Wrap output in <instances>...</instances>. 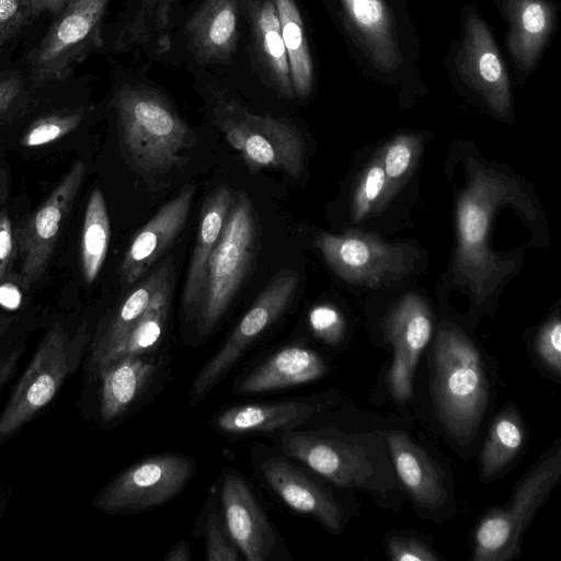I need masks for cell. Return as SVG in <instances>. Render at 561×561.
<instances>
[{
    "label": "cell",
    "mask_w": 561,
    "mask_h": 561,
    "mask_svg": "<svg viewBox=\"0 0 561 561\" xmlns=\"http://www.w3.org/2000/svg\"><path fill=\"white\" fill-rule=\"evenodd\" d=\"M279 449L331 483L370 494L378 505L398 511L401 484L393 469L386 432H280ZM404 501V500H403Z\"/></svg>",
    "instance_id": "obj_1"
},
{
    "label": "cell",
    "mask_w": 561,
    "mask_h": 561,
    "mask_svg": "<svg viewBox=\"0 0 561 561\" xmlns=\"http://www.w3.org/2000/svg\"><path fill=\"white\" fill-rule=\"evenodd\" d=\"M514 205L527 218L535 209L522 187L507 175L469 162V182L457 203V251L454 272L467 285L478 305L492 294L513 268L490 247L491 222L499 206Z\"/></svg>",
    "instance_id": "obj_2"
},
{
    "label": "cell",
    "mask_w": 561,
    "mask_h": 561,
    "mask_svg": "<svg viewBox=\"0 0 561 561\" xmlns=\"http://www.w3.org/2000/svg\"><path fill=\"white\" fill-rule=\"evenodd\" d=\"M431 359L433 400L440 424L459 447H469L491 402L485 357L463 332L442 327Z\"/></svg>",
    "instance_id": "obj_3"
},
{
    "label": "cell",
    "mask_w": 561,
    "mask_h": 561,
    "mask_svg": "<svg viewBox=\"0 0 561 561\" xmlns=\"http://www.w3.org/2000/svg\"><path fill=\"white\" fill-rule=\"evenodd\" d=\"M113 106L122 142L134 164L146 172H162L182 161L194 135L170 103L146 87L119 89Z\"/></svg>",
    "instance_id": "obj_4"
},
{
    "label": "cell",
    "mask_w": 561,
    "mask_h": 561,
    "mask_svg": "<svg viewBox=\"0 0 561 561\" xmlns=\"http://www.w3.org/2000/svg\"><path fill=\"white\" fill-rule=\"evenodd\" d=\"M561 477L559 440L515 485L510 500L489 508L476 525L473 561H508L520 554L522 538Z\"/></svg>",
    "instance_id": "obj_5"
},
{
    "label": "cell",
    "mask_w": 561,
    "mask_h": 561,
    "mask_svg": "<svg viewBox=\"0 0 561 561\" xmlns=\"http://www.w3.org/2000/svg\"><path fill=\"white\" fill-rule=\"evenodd\" d=\"M89 343L83 323L75 333L56 323L43 336L0 414V444L13 436L57 394L79 366Z\"/></svg>",
    "instance_id": "obj_6"
},
{
    "label": "cell",
    "mask_w": 561,
    "mask_h": 561,
    "mask_svg": "<svg viewBox=\"0 0 561 561\" xmlns=\"http://www.w3.org/2000/svg\"><path fill=\"white\" fill-rule=\"evenodd\" d=\"M256 243L251 201L240 193L207 265L194 317L201 335L209 334L232 302L250 272Z\"/></svg>",
    "instance_id": "obj_7"
},
{
    "label": "cell",
    "mask_w": 561,
    "mask_h": 561,
    "mask_svg": "<svg viewBox=\"0 0 561 561\" xmlns=\"http://www.w3.org/2000/svg\"><path fill=\"white\" fill-rule=\"evenodd\" d=\"M110 0H68L30 56L33 88L66 79L103 45V20Z\"/></svg>",
    "instance_id": "obj_8"
},
{
    "label": "cell",
    "mask_w": 561,
    "mask_h": 561,
    "mask_svg": "<svg viewBox=\"0 0 561 561\" xmlns=\"http://www.w3.org/2000/svg\"><path fill=\"white\" fill-rule=\"evenodd\" d=\"M195 472L194 461L182 454L147 457L117 474L96 495L94 506L105 513H139L176 496Z\"/></svg>",
    "instance_id": "obj_9"
},
{
    "label": "cell",
    "mask_w": 561,
    "mask_h": 561,
    "mask_svg": "<svg viewBox=\"0 0 561 561\" xmlns=\"http://www.w3.org/2000/svg\"><path fill=\"white\" fill-rule=\"evenodd\" d=\"M226 110L230 114L219 123L220 129L249 169L272 168L295 179L300 178L305 142L289 122L270 115H255L232 104H228Z\"/></svg>",
    "instance_id": "obj_10"
},
{
    "label": "cell",
    "mask_w": 561,
    "mask_h": 561,
    "mask_svg": "<svg viewBox=\"0 0 561 561\" xmlns=\"http://www.w3.org/2000/svg\"><path fill=\"white\" fill-rule=\"evenodd\" d=\"M314 244L341 278L373 288L403 277L414 261L410 247L389 244L374 233L359 230L341 234L323 232Z\"/></svg>",
    "instance_id": "obj_11"
},
{
    "label": "cell",
    "mask_w": 561,
    "mask_h": 561,
    "mask_svg": "<svg viewBox=\"0 0 561 561\" xmlns=\"http://www.w3.org/2000/svg\"><path fill=\"white\" fill-rule=\"evenodd\" d=\"M299 275L280 271L260 293L222 346L201 368L192 382L190 403L198 404L290 304Z\"/></svg>",
    "instance_id": "obj_12"
},
{
    "label": "cell",
    "mask_w": 561,
    "mask_h": 561,
    "mask_svg": "<svg viewBox=\"0 0 561 561\" xmlns=\"http://www.w3.org/2000/svg\"><path fill=\"white\" fill-rule=\"evenodd\" d=\"M85 163L76 161L47 198L14 228L21 260L20 279L30 289L44 275L54 253L62 224L80 192Z\"/></svg>",
    "instance_id": "obj_13"
},
{
    "label": "cell",
    "mask_w": 561,
    "mask_h": 561,
    "mask_svg": "<svg viewBox=\"0 0 561 561\" xmlns=\"http://www.w3.org/2000/svg\"><path fill=\"white\" fill-rule=\"evenodd\" d=\"M398 480L419 515L440 522L455 514L451 482L436 459L402 431L386 432Z\"/></svg>",
    "instance_id": "obj_14"
},
{
    "label": "cell",
    "mask_w": 561,
    "mask_h": 561,
    "mask_svg": "<svg viewBox=\"0 0 561 561\" xmlns=\"http://www.w3.org/2000/svg\"><path fill=\"white\" fill-rule=\"evenodd\" d=\"M456 65L461 79L494 113L502 117L510 114L508 73L488 25L474 11L462 18Z\"/></svg>",
    "instance_id": "obj_15"
},
{
    "label": "cell",
    "mask_w": 561,
    "mask_h": 561,
    "mask_svg": "<svg viewBox=\"0 0 561 561\" xmlns=\"http://www.w3.org/2000/svg\"><path fill=\"white\" fill-rule=\"evenodd\" d=\"M433 331L430 307L419 295L408 294L390 311L385 325L392 348L388 388L393 399L405 404L412 398L414 373Z\"/></svg>",
    "instance_id": "obj_16"
},
{
    "label": "cell",
    "mask_w": 561,
    "mask_h": 561,
    "mask_svg": "<svg viewBox=\"0 0 561 561\" xmlns=\"http://www.w3.org/2000/svg\"><path fill=\"white\" fill-rule=\"evenodd\" d=\"M260 468L268 486L288 507L310 515L332 533L343 530L347 511L330 489L283 456L266 458Z\"/></svg>",
    "instance_id": "obj_17"
},
{
    "label": "cell",
    "mask_w": 561,
    "mask_h": 561,
    "mask_svg": "<svg viewBox=\"0 0 561 561\" xmlns=\"http://www.w3.org/2000/svg\"><path fill=\"white\" fill-rule=\"evenodd\" d=\"M224 523L248 561H266L276 546L275 530L245 480L236 471L225 476L220 491Z\"/></svg>",
    "instance_id": "obj_18"
},
{
    "label": "cell",
    "mask_w": 561,
    "mask_h": 561,
    "mask_svg": "<svg viewBox=\"0 0 561 561\" xmlns=\"http://www.w3.org/2000/svg\"><path fill=\"white\" fill-rule=\"evenodd\" d=\"M195 186L186 184L136 233L119 265L124 286L139 280L180 233L187 219Z\"/></svg>",
    "instance_id": "obj_19"
},
{
    "label": "cell",
    "mask_w": 561,
    "mask_h": 561,
    "mask_svg": "<svg viewBox=\"0 0 561 561\" xmlns=\"http://www.w3.org/2000/svg\"><path fill=\"white\" fill-rule=\"evenodd\" d=\"M332 400H283L275 402L244 403L218 413L215 426L226 434L285 432L308 422Z\"/></svg>",
    "instance_id": "obj_20"
},
{
    "label": "cell",
    "mask_w": 561,
    "mask_h": 561,
    "mask_svg": "<svg viewBox=\"0 0 561 561\" xmlns=\"http://www.w3.org/2000/svg\"><path fill=\"white\" fill-rule=\"evenodd\" d=\"M160 359L153 353L124 356L102 366L100 415L112 422L125 414L145 393L158 373Z\"/></svg>",
    "instance_id": "obj_21"
},
{
    "label": "cell",
    "mask_w": 561,
    "mask_h": 561,
    "mask_svg": "<svg viewBox=\"0 0 561 561\" xmlns=\"http://www.w3.org/2000/svg\"><path fill=\"white\" fill-rule=\"evenodd\" d=\"M239 0H205L185 25L195 58L202 62L229 59L238 42Z\"/></svg>",
    "instance_id": "obj_22"
},
{
    "label": "cell",
    "mask_w": 561,
    "mask_h": 561,
    "mask_svg": "<svg viewBox=\"0 0 561 561\" xmlns=\"http://www.w3.org/2000/svg\"><path fill=\"white\" fill-rule=\"evenodd\" d=\"M328 368L323 357L313 350L299 345L287 346L249 373L234 391L256 394L295 387L320 379Z\"/></svg>",
    "instance_id": "obj_23"
},
{
    "label": "cell",
    "mask_w": 561,
    "mask_h": 561,
    "mask_svg": "<svg viewBox=\"0 0 561 561\" xmlns=\"http://www.w3.org/2000/svg\"><path fill=\"white\" fill-rule=\"evenodd\" d=\"M502 11L511 56L519 70L530 71L553 28L554 9L547 0H503Z\"/></svg>",
    "instance_id": "obj_24"
},
{
    "label": "cell",
    "mask_w": 561,
    "mask_h": 561,
    "mask_svg": "<svg viewBox=\"0 0 561 561\" xmlns=\"http://www.w3.org/2000/svg\"><path fill=\"white\" fill-rule=\"evenodd\" d=\"M353 33L376 67L396 70L401 61L390 12L383 0H340Z\"/></svg>",
    "instance_id": "obj_25"
},
{
    "label": "cell",
    "mask_w": 561,
    "mask_h": 561,
    "mask_svg": "<svg viewBox=\"0 0 561 561\" xmlns=\"http://www.w3.org/2000/svg\"><path fill=\"white\" fill-rule=\"evenodd\" d=\"M232 203L230 188L220 185L209 194L203 206L183 289V310L188 319L194 317L208 259L218 242Z\"/></svg>",
    "instance_id": "obj_26"
},
{
    "label": "cell",
    "mask_w": 561,
    "mask_h": 561,
    "mask_svg": "<svg viewBox=\"0 0 561 561\" xmlns=\"http://www.w3.org/2000/svg\"><path fill=\"white\" fill-rule=\"evenodd\" d=\"M171 274H173L172 261L168 259L118 305L92 343L91 371L126 336Z\"/></svg>",
    "instance_id": "obj_27"
},
{
    "label": "cell",
    "mask_w": 561,
    "mask_h": 561,
    "mask_svg": "<svg viewBox=\"0 0 561 561\" xmlns=\"http://www.w3.org/2000/svg\"><path fill=\"white\" fill-rule=\"evenodd\" d=\"M526 425L517 408L507 402L493 419L479 459V477L484 483L499 479L525 449Z\"/></svg>",
    "instance_id": "obj_28"
},
{
    "label": "cell",
    "mask_w": 561,
    "mask_h": 561,
    "mask_svg": "<svg viewBox=\"0 0 561 561\" xmlns=\"http://www.w3.org/2000/svg\"><path fill=\"white\" fill-rule=\"evenodd\" d=\"M251 18L259 58L275 89L285 98L295 95L280 23L274 0H252Z\"/></svg>",
    "instance_id": "obj_29"
},
{
    "label": "cell",
    "mask_w": 561,
    "mask_h": 561,
    "mask_svg": "<svg viewBox=\"0 0 561 561\" xmlns=\"http://www.w3.org/2000/svg\"><path fill=\"white\" fill-rule=\"evenodd\" d=\"M172 289L173 274L162 283L144 314L118 345L101 360L92 371L93 374H96L105 364L119 357L153 353L167 329Z\"/></svg>",
    "instance_id": "obj_30"
},
{
    "label": "cell",
    "mask_w": 561,
    "mask_h": 561,
    "mask_svg": "<svg viewBox=\"0 0 561 561\" xmlns=\"http://www.w3.org/2000/svg\"><path fill=\"white\" fill-rule=\"evenodd\" d=\"M178 0H136L133 12L115 42L116 50L150 45L156 53L171 48L170 22Z\"/></svg>",
    "instance_id": "obj_31"
},
{
    "label": "cell",
    "mask_w": 561,
    "mask_h": 561,
    "mask_svg": "<svg viewBox=\"0 0 561 561\" xmlns=\"http://www.w3.org/2000/svg\"><path fill=\"white\" fill-rule=\"evenodd\" d=\"M288 59L294 93L306 98L313 83V65L302 18L294 0H274Z\"/></svg>",
    "instance_id": "obj_32"
},
{
    "label": "cell",
    "mask_w": 561,
    "mask_h": 561,
    "mask_svg": "<svg viewBox=\"0 0 561 561\" xmlns=\"http://www.w3.org/2000/svg\"><path fill=\"white\" fill-rule=\"evenodd\" d=\"M110 237L111 225L104 195L95 187L87 203L80 240V267L88 285L98 278L106 257Z\"/></svg>",
    "instance_id": "obj_33"
},
{
    "label": "cell",
    "mask_w": 561,
    "mask_h": 561,
    "mask_svg": "<svg viewBox=\"0 0 561 561\" xmlns=\"http://www.w3.org/2000/svg\"><path fill=\"white\" fill-rule=\"evenodd\" d=\"M422 141L416 135H400L378 153L388 185L389 199L412 174L421 154Z\"/></svg>",
    "instance_id": "obj_34"
},
{
    "label": "cell",
    "mask_w": 561,
    "mask_h": 561,
    "mask_svg": "<svg viewBox=\"0 0 561 561\" xmlns=\"http://www.w3.org/2000/svg\"><path fill=\"white\" fill-rule=\"evenodd\" d=\"M386 174L377 156L362 173L352 201V217L358 222L377 214L388 202Z\"/></svg>",
    "instance_id": "obj_35"
},
{
    "label": "cell",
    "mask_w": 561,
    "mask_h": 561,
    "mask_svg": "<svg viewBox=\"0 0 561 561\" xmlns=\"http://www.w3.org/2000/svg\"><path fill=\"white\" fill-rule=\"evenodd\" d=\"M85 113L87 108L81 107L42 116L27 127L20 144L25 148L51 144L77 129Z\"/></svg>",
    "instance_id": "obj_36"
},
{
    "label": "cell",
    "mask_w": 561,
    "mask_h": 561,
    "mask_svg": "<svg viewBox=\"0 0 561 561\" xmlns=\"http://www.w3.org/2000/svg\"><path fill=\"white\" fill-rule=\"evenodd\" d=\"M386 549L392 561H437L440 559L425 539L409 531L388 534Z\"/></svg>",
    "instance_id": "obj_37"
},
{
    "label": "cell",
    "mask_w": 561,
    "mask_h": 561,
    "mask_svg": "<svg viewBox=\"0 0 561 561\" xmlns=\"http://www.w3.org/2000/svg\"><path fill=\"white\" fill-rule=\"evenodd\" d=\"M535 356L554 377L561 376V321L558 316L550 318L538 331L535 339Z\"/></svg>",
    "instance_id": "obj_38"
},
{
    "label": "cell",
    "mask_w": 561,
    "mask_h": 561,
    "mask_svg": "<svg viewBox=\"0 0 561 561\" xmlns=\"http://www.w3.org/2000/svg\"><path fill=\"white\" fill-rule=\"evenodd\" d=\"M206 552L208 561L240 560V551L231 540L218 512H211L207 517Z\"/></svg>",
    "instance_id": "obj_39"
},
{
    "label": "cell",
    "mask_w": 561,
    "mask_h": 561,
    "mask_svg": "<svg viewBox=\"0 0 561 561\" xmlns=\"http://www.w3.org/2000/svg\"><path fill=\"white\" fill-rule=\"evenodd\" d=\"M309 323L314 334L329 344H337L344 334V320L333 307L320 305L309 313Z\"/></svg>",
    "instance_id": "obj_40"
},
{
    "label": "cell",
    "mask_w": 561,
    "mask_h": 561,
    "mask_svg": "<svg viewBox=\"0 0 561 561\" xmlns=\"http://www.w3.org/2000/svg\"><path fill=\"white\" fill-rule=\"evenodd\" d=\"M26 0H0V50L28 22Z\"/></svg>",
    "instance_id": "obj_41"
},
{
    "label": "cell",
    "mask_w": 561,
    "mask_h": 561,
    "mask_svg": "<svg viewBox=\"0 0 561 561\" xmlns=\"http://www.w3.org/2000/svg\"><path fill=\"white\" fill-rule=\"evenodd\" d=\"M18 255L13 224L7 213L0 211V284L11 274L13 262Z\"/></svg>",
    "instance_id": "obj_42"
},
{
    "label": "cell",
    "mask_w": 561,
    "mask_h": 561,
    "mask_svg": "<svg viewBox=\"0 0 561 561\" xmlns=\"http://www.w3.org/2000/svg\"><path fill=\"white\" fill-rule=\"evenodd\" d=\"M23 92V81L18 72L0 73V117L18 103Z\"/></svg>",
    "instance_id": "obj_43"
},
{
    "label": "cell",
    "mask_w": 561,
    "mask_h": 561,
    "mask_svg": "<svg viewBox=\"0 0 561 561\" xmlns=\"http://www.w3.org/2000/svg\"><path fill=\"white\" fill-rule=\"evenodd\" d=\"M68 0H26V14L28 22L39 16L42 13L49 12L59 14Z\"/></svg>",
    "instance_id": "obj_44"
},
{
    "label": "cell",
    "mask_w": 561,
    "mask_h": 561,
    "mask_svg": "<svg viewBox=\"0 0 561 561\" xmlns=\"http://www.w3.org/2000/svg\"><path fill=\"white\" fill-rule=\"evenodd\" d=\"M23 348H16L0 358V389L12 378L22 356Z\"/></svg>",
    "instance_id": "obj_45"
},
{
    "label": "cell",
    "mask_w": 561,
    "mask_h": 561,
    "mask_svg": "<svg viewBox=\"0 0 561 561\" xmlns=\"http://www.w3.org/2000/svg\"><path fill=\"white\" fill-rule=\"evenodd\" d=\"M164 561H191L190 545L186 540L178 541L163 557Z\"/></svg>",
    "instance_id": "obj_46"
},
{
    "label": "cell",
    "mask_w": 561,
    "mask_h": 561,
    "mask_svg": "<svg viewBox=\"0 0 561 561\" xmlns=\"http://www.w3.org/2000/svg\"><path fill=\"white\" fill-rule=\"evenodd\" d=\"M5 192H7V188H4L3 184L0 182V211H1V206L5 198Z\"/></svg>",
    "instance_id": "obj_47"
}]
</instances>
